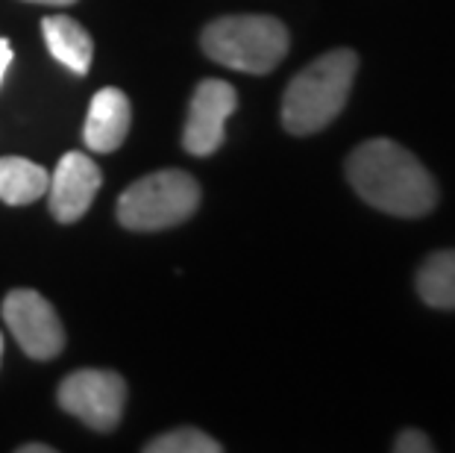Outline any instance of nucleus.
I'll use <instances>...</instances> for the list:
<instances>
[{"instance_id":"obj_12","label":"nucleus","mask_w":455,"mask_h":453,"mask_svg":"<svg viewBox=\"0 0 455 453\" xmlns=\"http://www.w3.org/2000/svg\"><path fill=\"white\" fill-rule=\"evenodd\" d=\"M418 295L432 310H455V250H435L420 265Z\"/></svg>"},{"instance_id":"obj_16","label":"nucleus","mask_w":455,"mask_h":453,"mask_svg":"<svg viewBox=\"0 0 455 453\" xmlns=\"http://www.w3.org/2000/svg\"><path fill=\"white\" fill-rule=\"evenodd\" d=\"M18 453H53L51 445H24V448H18Z\"/></svg>"},{"instance_id":"obj_10","label":"nucleus","mask_w":455,"mask_h":453,"mask_svg":"<svg viewBox=\"0 0 455 453\" xmlns=\"http://www.w3.org/2000/svg\"><path fill=\"white\" fill-rule=\"evenodd\" d=\"M42 36L56 62H62L68 71H74L80 77L89 74L94 42L80 21H74V18H68V15H51L42 21Z\"/></svg>"},{"instance_id":"obj_2","label":"nucleus","mask_w":455,"mask_h":453,"mask_svg":"<svg viewBox=\"0 0 455 453\" xmlns=\"http://www.w3.org/2000/svg\"><path fill=\"white\" fill-rule=\"evenodd\" d=\"M358 71V56L350 47H338L306 65L285 89L283 127L291 136H312L329 127L350 101Z\"/></svg>"},{"instance_id":"obj_3","label":"nucleus","mask_w":455,"mask_h":453,"mask_svg":"<svg viewBox=\"0 0 455 453\" xmlns=\"http://www.w3.org/2000/svg\"><path fill=\"white\" fill-rule=\"evenodd\" d=\"M288 44V27L274 15H227L203 30L209 60L244 74H270L285 60Z\"/></svg>"},{"instance_id":"obj_11","label":"nucleus","mask_w":455,"mask_h":453,"mask_svg":"<svg viewBox=\"0 0 455 453\" xmlns=\"http://www.w3.org/2000/svg\"><path fill=\"white\" fill-rule=\"evenodd\" d=\"M47 171L24 157H4L0 159V200L9 206H27L33 200L44 198L47 191Z\"/></svg>"},{"instance_id":"obj_17","label":"nucleus","mask_w":455,"mask_h":453,"mask_svg":"<svg viewBox=\"0 0 455 453\" xmlns=\"http://www.w3.org/2000/svg\"><path fill=\"white\" fill-rule=\"evenodd\" d=\"M30 4H47V6H71L76 0H30Z\"/></svg>"},{"instance_id":"obj_13","label":"nucleus","mask_w":455,"mask_h":453,"mask_svg":"<svg viewBox=\"0 0 455 453\" xmlns=\"http://www.w3.org/2000/svg\"><path fill=\"white\" fill-rule=\"evenodd\" d=\"M148 453H220V441H215L209 433H203L197 427H177L171 433H162L144 445Z\"/></svg>"},{"instance_id":"obj_7","label":"nucleus","mask_w":455,"mask_h":453,"mask_svg":"<svg viewBox=\"0 0 455 453\" xmlns=\"http://www.w3.org/2000/svg\"><path fill=\"white\" fill-rule=\"evenodd\" d=\"M238 94L227 80H203L197 83L188 103L186 130H182V148L191 157H212L227 139V121L235 112Z\"/></svg>"},{"instance_id":"obj_1","label":"nucleus","mask_w":455,"mask_h":453,"mask_svg":"<svg viewBox=\"0 0 455 453\" xmlns=\"http://www.w3.org/2000/svg\"><path fill=\"white\" fill-rule=\"evenodd\" d=\"M347 180L373 209L396 218H423L438 206V182L409 148L371 139L347 157Z\"/></svg>"},{"instance_id":"obj_15","label":"nucleus","mask_w":455,"mask_h":453,"mask_svg":"<svg viewBox=\"0 0 455 453\" xmlns=\"http://www.w3.org/2000/svg\"><path fill=\"white\" fill-rule=\"evenodd\" d=\"M9 65H12V44H9V38H0V85H4Z\"/></svg>"},{"instance_id":"obj_5","label":"nucleus","mask_w":455,"mask_h":453,"mask_svg":"<svg viewBox=\"0 0 455 453\" xmlns=\"http://www.w3.org/2000/svg\"><path fill=\"white\" fill-rule=\"evenodd\" d=\"M124 403H127V383L115 371L83 368L65 377L60 385V407L98 433L118 427Z\"/></svg>"},{"instance_id":"obj_4","label":"nucleus","mask_w":455,"mask_h":453,"mask_svg":"<svg viewBox=\"0 0 455 453\" xmlns=\"http://www.w3.org/2000/svg\"><path fill=\"white\" fill-rule=\"evenodd\" d=\"M200 206L197 180L180 168H164L135 180L118 198V221L135 233L168 230L191 218Z\"/></svg>"},{"instance_id":"obj_18","label":"nucleus","mask_w":455,"mask_h":453,"mask_svg":"<svg viewBox=\"0 0 455 453\" xmlns=\"http://www.w3.org/2000/svg\"><path fill=\"white\" fill-rule=\"evenodd\" d=\"M0 360H4V336H0Z\"/></svg>"},{"instance_id":"obj_14","label":"nucleus","mask_w":455,"mask_h":453,"mask_svg":"<svg viewBox=\"0 0 455 453\" xmlns=\"http://www.w3.org/2000/svg\"><path fill=\"white\" fill-rule=\"evenodd\" d=\"M394 450L396 453H432L435 445L429 441V436L420 430H403L400 436L394 441Z\"/></svg>"},{"instance_id":"obj_9","label":"nucleus","mask_w":455,"mask_h":453,"mask_svg":"<svg viewBox=\"0 0 455 453\" xmlns=\"http://www.w3.org/2000/svg\"><path fill=\"white\" fill-rule=\"evenodd\" d=\"M132 124L130 98L115 85H106L89 103L83 142L92 153H115L124 144Z\"/></svg>"},{"instance_id":"obj_6","label":"nucleus","mask_w":455,"mask_h":453,"mask_svg":"<svg viewBox=\"0 0 455 453\" xmlns=\"http://www.w3.org/2000/svg\"><path fill=\"white\" fill-rule=\"evenodd\" d=\"M4 321L30 360H53L65 348V330L51 301L33 288H15L4 301Z\"/></svg>"},{"instance_id":"obj_8","label":"nucleus","mask_w":455,"mask_h":453,"mask_svg":"<svg viewBox=\"0 0 455 453\" xmlns=\"http://www.w3.org/2000/svg\"><path fill=\"white\" fill-rule=\"evenodd\" d=\"M103 174L98 162L80 150L65 153L56 166L51 182H47V198H51V212L62 224H74L89 212L94 195L100 191Z\"/></svg>"}]
</instances>
